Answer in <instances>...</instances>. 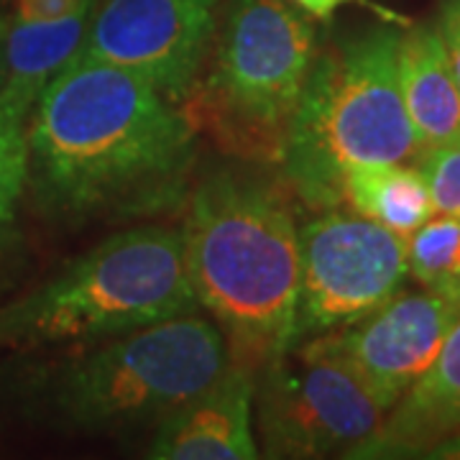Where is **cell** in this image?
<instances>
[{
	"mask_svg": "<svg viewBox=\"0 0 460 460\" xmlns=\"http://www.w3.org/2000/svg\"><path fill=\"white\" fill-rule=\"evenodd\" d=\"M199 133L123 66L72 59L29 120L26 198L47 220H141L187 202Z\"/></svg>",
	"mask_w": 460,
	"mask_h": 460,
	"instance_id": "cell-1",
	"label": "cell"
},
{
	"mask_svg": "<svg viewBox=\"0 0 460 460\" xmlns=\"http://www.w3.org/2000/svg\"><path fill=\"white\" fill-rule=\"evenodd\" d=\"M184 266L199 307L248 371L292 343L299 230L279 192L241 172H210L187 195Z\"/></svg>",
	"mask_w": 460,
	"mask_h": 460,
	"instance_id": "cell-2",
	"label": "cell"
},
{
	"mask_svg": "<svg viewBox=\"0 0 460 460\" xmlns=\"http://www.w3.org/2000/svg\"><path fill=\"white\" fill-rule=\"evenodd\" d=\"M230 363L220 325L190 313L26 363L13 392L18 410L41 425L115 435L156 428L208 392Z\"/></svg>",
	"mask_w": 460,
	"mask_h": 460,
	"instance_id": "cell-3",
	"label": "cell"
},
{
	"mask_svg": "<svg viewBox=\"0 0 460 460\" xmlns=\"http://www.w3.org/2000/svg\"><path fill=\"white\" fill-rule=\"evenodd\" d=\"M396 51L399 29L381 23L314 54L279 162L310 208L341 205L353 166L420 162Z\"/></svg>",
	"mask_w": 460,
	"mask_h": 460,
	"instance_id": "cell-4",
	"label": "cell"
},
{
	"mask_svg": "<svg viewBox=\"0 0 460 460\" xmlns=\"http://www.w3.org/2000/svg\"><path fill=\"white\" fill-rule=\"evenodd\" d=\"M181 230H118L0 310V348H72L198 313Z\"/></svg>",
	"mask_w": 460,
	"mask_h": 460,
	"instance_id": "cell-5",
	"label": "cell"
},
{
	"mask_svg": "<svg viewBox=\"0 0 460 460\" xmlns=\"http://www.w3.org/2000/svg\"><path fill=\"white\" fill-rule=\"evenodd\" d=\"M317 54L289 0H230L181 113L233 159L279 164Z\"/></svg>",
	"mask_w": 460,
	"mask_h": 460,
	"instance_id": "cell-6",
	"label": "cell"
},
{
	"mask_svg": "<svg viewBox=\"0 0 460 460\" xmlns=\"http://www.w3.org/2000/svg\"><path fill=\"white\" fill-rule=\"evenodd\" d=\"M256 374L253 428L266 458H353L386 417L358 374L317 338L284 348Z\"/></svg>",
	"mask_w": 460,
	"mask_h": 460,
	"instance_id": "cell-7",
	"label": "cell"
},
{
	"mask_svg": "<svg viewBox=\"0 0 460 460\" xmlns=\"http://www.w3.org/2000/svg\"><path fill=\"white\" fill-rule=\"evenodd\" d=\"M407 238L361 215L325 213L299 230L292 343L343 330L402 292Z\"/></svg>",
	"mask_w": 460,
	"mask_h": 460,
	"instance_id": "cell-8",
	"label": "cell"
},
{
	"mask_svg": "<svg viewBox=\"0 0 460 460\" xmlns=\"http://www.w3.org/2000/svg\"><path fill=\"white\" fill-rule=\"evenodd\" d=\"M223 0H95L72 59L123 66L181 105L213 44Z\"/></svg>",
	"mask_w": 460,
	"mask_h": 460,
	"instance_id": "cell-9",
	"label": "cell"
},
{
	"mask_svg": "<svg viewBox=\"0 0 460 460\" xmlns=\"http://www.w3.org/2000/svg\"><path fill=\"white\" fill-rule=\"evenodd\" d=\"M458 317L460 296L453 292H399L358 323L314 338L341 356L389 411L428 371Z\"/></svg>",
	"mask_w": 460,
	"mask_h": 460,
	"instance_id": "cell-10",
	"label": "cell"
},
{
	"mask_svg": "<svg viewBox=\"0 0 460 460\" xmlns=\"http://www.w3.org/2000/svg\"><path fill=\"white\" fill-rule=\"evenodd\" d=\"M256 376L238 363L156 425L154 460H253L261 456L253 432Z\"/></svg>",
	"mask_w": 460,
	"mask_h": 460,
	"instance_id": "cell-11",
	"label": "cell"
},
{
	"mask_svg": "<svg viewBox=\"0 0 460 460\" xmlns=\"http://www.w3.org/2000/svg\"><path fill=\"white\" fill-rule=\"evenodd\" d=\"M456 435H460V317L428 371L399 396L376 435L353 458L428 456Z\"/></svg>",
	"mask_w": 460,
	"mask_h": 460,
	"instance_id": "cell-12",
	"label": "cell"
},
{
	"mask_svg": "<svg viewBox=\"0 0 460 460\" xmlns=\"http://www.w3.org/2000/svg\"><path fill=\"white\" fill-rule=\"evenodd\" d=\"M399 84L422 151L460 138V87L435 23L399 31Z\"/></svg>",
	"mask_w": 460,
	"mask_h": 460,
	"instance_id": "cell-13",
	"label": "cell"
},
{
	"mask_svg": "<svg viewBox=\"0 0 460 460\" xmlns=\"http://www.w3.org/2000/svg\"><path fill=\"white\" fill-rule=\"evenodd\" d=\"M95 0L51 21L8 16L3 39V90L0 100L33 113L47 84L80 51Z\"/></svg>",
	"mask_w": 460,
	"mask_h": 460,
	"instance_id": "cell-14",
	"label": "cell"
},
{
	"mask_svg": "<svg viewBox=\"0 0 460 460\" xmlns=\"http://www.w3.org/2000/svg\"><path fill=\"white\" fill-rule=\"evenodd\" d=\"M343 202L404 238L435 215L428 180L420 166L410 164L353 166L343 180Z\"/></svg>",
	"mask_w": 460,
	"mask_h": 460,
	"instance_id": "cell-15",
	"label": "cell"
},
{
	"mask_svg": "<svg viewBox=\"0 0 460 460\" xmlns=\"http://www.w3.org/2000/svg\"><path fill=\"white\" fill-rule=\"evenodd\" d=\"M31 113L0 100V256L16 241L18 213L26 199Z\"/></svg>",
	"mask_w": 460,
	"mask_h": 460,
	"instance_id": "cell-16",
	"label": "cell"
},
{
	"mask_svg": "<svg viewBox=\"0 0 460 460\" xmlns=\"http://www.w3.org/2000/svg\"><path fill=\"white\" fill-rule=\"evenodd\" d=\"M410 274L428 289L460 296V217L432 215L407 238Z\"/></svg>",
	"mask_w": 460,
	"mask_h": 460,
	"instance_id": "cell-17",
	"label": "cell"
},
{
	"mask_svg": "<svg viewBox=\"0 0 460 460\" xmlns=\"http://www.w3.org/2000/svg\"><path fill=\"white\" fill-rule=\"evenodd\" d=\"M417 166L428 180L435 213L460 217V138L422 151Z\"/></svg>",
	"mask_w": 460,
	"mask_h": 460,
	"instance_id": "cell-18",
	"label": "cell"
},
{
	"mask_svg": "<svg viewBox=\"0 0 460 460\" xmlns=\"http://www.w3.org/2000/svg\"><path fill=\"white\" fill-rule=\"evenodd\" d=\"M295 8H299L305 16H310L313 21H323V23H328L332 21V16L345 8V5H361L366 11H371L374 16H378V21H384V23H394V26H410L411 21L407 16H402V13H396L392 8H386V5H381V3H374V0H289Z\"/></svg>",
	"mask_w": 460,
	"mask_h": 460,
	"instance_id": "cell-19",
	"label": "cell"
},
{
	"mask_svg": "<svg viewBox=\"0 0 460 460\" xmlns=\"http://www.w3.org/2000/svg\"><path fill=\"white\" fill-rule=\"evenodd\" d=\"M435 26L440 31L447 59H450V66H453V75H456L460 87V0H443L440 16H438Z\"/></svg>",
	"mask_w": 460,
	"mask_h": 460,
	"instance_id": "cell-20",
	"label": "cell"
},
{
	"mask_svg": "<svg viewBox=\"0 0 460 460\" xmlns=\"http://www.w3.org/2000/svg\"><path fill=\"white\" fill-rule=\"evenodd\" d=\"M90 0H16V16L29 21H51L62 18Z\"/></svg>",
	"mask_w": 460,
	"mask_h": 460,
	"instance_id": "cell-21",
	"label": "cell"
},
{
	"mask_svg": "<svg viewBox=\"0 0 460 460\" xmlns=\"http://www.w3.org/2000/svg\"><path fill=\"white\" fill-rule=\"evenodd\" d=\"M5 26H8V16L0 13V90H3V39H5Z\"/></svg>",
	"mask_w": 460,
	"mask_h": 460,
	"instance_id": "cell-22",
	"label": "cell"
}]
</instances>
